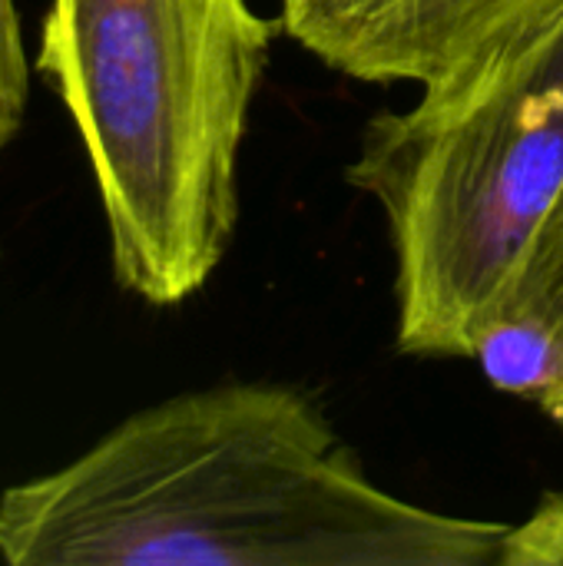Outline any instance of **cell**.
Returning <instances> with one entry per match:
<instances>
[{"label": "cell", "mask_w": 563, "mask_h": 566, "mask_svg": "<svg viewBox=\"0 0 563 566\" xmlns=\"http://www.w3.org/2000/svg\"><path fill=\"white\" fill-rule=\"evenodd\" d=\"M508 534L392 494L279 381L166 398L0 497L13 566H501Z\"/></svg>", "instance_id": "obj_1"}, {"label": "cell", "mask_w": 563, "mask_h": 566, "mask_svg": "<svg viewBox=\"0 0 563 566\" xmlns=\"http://www.w3.org/2000/svg\"><path fill=\"white\" fill-rule=\"evenodd\" d=\"M279 20L252 0H50L37 70L86 149L119 289L189 302L239 226V159Z\"/></svg>", "instance_id": "obj_2"}, {"label": "cell", "mask_w": 563, "mask_h": 566, "mask_svg": "<svg viewBox=\"0 0 563 566\" xmlns=\"http://www.w3.org/2000/svg\"><path fill=\"white\" fill-rule=\"evenodd\" d=\"M345 179L388 226L398 348L475 361L563 192V0L375 113Z\"/></svg>", "instance_id": "obj_3"}, {"label": "cell", "mask_w": 563, "mask_h": 566, "mask_svg": "<svg viewBox=\"0 0 563 566\" xmlns=\"http://www.w3.org/2000/svg\"><path fill=\"white\" fill-rule=\"evenodd\" d=\"M554 0H279L289 40L362 83L425 86Z\"/></svg>", "instance_id": "obj_4"}, {"label": "cell", "mask_w": 563, "mask_h": 566, "mask_svg": "<svg viewBox=\"0 0 563 566\" xmlns=\"http://www.w3.org/2000/svg\"><path fill=\"white\" fill-rule=\"evenodd\" d=\"M475 361L498 391L534 405L563 431V192Z\"/></svg>", "instance_id": "obj_5"}, {"label": "cell", "mask_w": 563, "mask_h": 566, "mask_svg": "<svg viewBox=\"0 0 563 566\" xmlns=\"http://www.w3.org/2000/svg\"><path fill=\"white\" fill-rule=\"evenodd\" d=\"M30 96V63L17 0H0V153L17 139Z\"/></svg>", "instance_id": "obj_6"}, {"label": "cell", "mask_w": 563, "mask_h": 566, "mask_svg": "<svg viewBox=\"0 0 563 566\" xmlns=\"http://www.w3.org/2000/svg\"><path fill=\"white\" fill-rule=\"evenodd\" d=\"M501 566H563V491L544 494L521 524H511Z\"/></svg>", "instance_id": "obj_7"}]
</instances>
